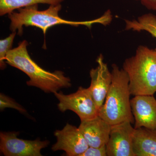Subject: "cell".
<instances>
[{
    "mask_svg": "<svg viewBox=\"0 0 156 156\" xmlns=\"http://www.w3.org/2000/svg\"><path fill=\"white\" fill-rule=\"evenodd\" d=\"M27 46V42L23 41L17 48L10 50L6 57V63L28 76L30 80L27 82V86L37 87L46 93H53L71 87L70 79L65 76L63 72H50L39 66L31 58Z\"/></svg>",
    "mask_w": 156,
    "mask_h": 156,
    "instance_id": "6da1fadb",
    "label": "cell"
},
{
    "mask_svg": "<svg viewBox=\"0 0 156 156\" xmlns=\"http://www.w3.org/2000/svg\"><path fill=\"white\" fill-rule=\"evenodd\" d=\"M61 8V4L50 5L44 11H39L37 5L20 8L18 9V12L13 11L9 14V18L11 21L10 30L12 32L17 30L18 34L21 36L23 31V26H34L41 29L45 34L49 28L59 24H69L73 26L84 25L90 28L93 24L99 23L106 25L112 20V15L109 11H107L101 17L89 21L66 20L58 15Z\"/></svg>",
    "mask_w": 156,
    "mask_h": 156,
    "instance_id": "7a4b0ae2",
    "label": "cell"
},
{
    "mask_svg": "<svg viewBox=\"0 0 156 156\" xmlns=\"http://www.w3.org/2000/svg\"><path fill=\"white\" fill-rule=\"evenodd\" d=\"M111 73V85L98 115L111 126L125 122L134 124L128 75L115 64L112 65Z\"/></svg>",
    "mask_w": 156,
    "mask_h": 156,
    "instance_id": "3957f363",
    "label": "cell"
},
{
    "mask_svg": "<svg viewBox=\"0 0 156 156\" xmlns=\"http://www.w3.org/2000/svg\"><path fill=\"white\" fill-rule=\"evenodd\" d=\"M122 69L129 78L131 95H154L156 92V49L138 47L134 56L126 59Z\"/></svg>",
    "mask_w": 156,
    "mask_h": 156,
    "instance_id": "277c9868",
    "label": "cell"
},
{
    "mask_svg": "<svg viewBox=\"0 0 156 156\" xmlns=\"http://www.w3.org/2000/svg\"><path fill=\"white\" fill-rule=\"evenodd\" d=\"M53 94L58 101V109L62 112L72 111L77 115L81 121L90 119L98 115L99 110L89 88L80 87L76 92L69 95L62 92Z\"/></svg>",
    "mask_w": 156,
    "mask_h": 156,
    "instance_id": "5b68a950",
    "label": "cell"
},
{
    "mask_svg": "<svg viewBox=\"0 0 156 156\" xmlns=\"http://www.w3.org/2000/svg\"><path fill=\"white\" fill-rule=\"evenodd\" d=\"M19 132H1L0 151L5 156H42L41 151L50 144L48 140H27L17 137Z\"/></svg>",
    "mask_w": 156,
    "mask_h": 156,
    "instance_id": "8992f818",
    "label": "cell"
},
{
    "mask_svg": "<svg viewBox=\"0 0 156 156\" xmlns=\"http://www.w3.org/2000/svg\"><path fill=\"white\" fill-rule=\"evenodd\" d=\"M129 122L112 126L106 145L107 156H135L133 137L135 128Z\"/></svg>",
    "mask_w": 156,
    "mask_h": 156,
    "instance_id": "52a82bcc",
    "label": "cell"
},
{
    "mask_svg": "<svg viewBox=\"0 0 156 156\" xmlns=\"http://www.w3.org/2000/svg\"><path fill=\"white\" fill-rule=\"evenodd\" d=\"M56 142L52 146L53 151H63L68 156H80L89 146L79 128L67 123L61 130L54 132Z\"/></svg>",
    "mask_w": 156,
    "mask_h": 156,
    "instance_id": "ba28073f",
    "label": "cell"
},
{
    "mask_svg": "<svg viewBox=\"0 0 156 156\" xmlns=\"http://www.w3.org/2000/svg\"><path fill=\"white\" fill-rule=\"evenodd\" d=\"M97 67L90 70L91 84L89 87L98 110L103 105L112 82V74L100 54L96 59Z\"/></svg>",
    "mask_w": 156,
    "mask_h": 156,
    "instance_id": "9c48e42d",
    "label": "cell"
},
{
    "mask_svg": "<svg viewBox=\"0 0 156 156\" xmlns=\"http://www.w3.org/2000/svg\"><path fill=\"white\" fill-rule=\"evenodd\" d=\"M135 129H156V99L154 95H136L131 100Z\"/></svg>",
    "mask_w": 156,
    "mask_h": 156,
    "instance_id": "30bf717a",
    "label": "cell"
},
{
    "mask_svg": "<svg viewBox=\"0 0 156 156\" xmlns=\"http://www.w3.org/2000/svg\"><path fill=\"white\" fill-rule=\"evenodd\" d=\"M112 126L99 115L81 121L78 127L89 147H99L106 145Z\"/></svg>",
    "mask_w": 156,
    "mask_h": 156,
    "instance_id": "8fae6325",
    "label": "cell"
},
{
    "mask_svg": "<svg viewBox=\"0 0 156 156\" xmlns=\"http://www.w3.org/2000/svg\"><path fill=\"white\" fill-rule=\"evenodd\" d=\"M133 151L135 156H156V129H135Z\"/></svg>",
    "mask_w": 156,
    "mask_h": 156,
    "instance_id": "7c38bea8",
    "label": "cell"
},
{
    "mask_svg": "<svg viewBox=\"0 0 156 156\" xmlns=\"http://www.w3.org/2000/svg\"><path fill=\"white\" fill-rule=\"evenodd\" d=\"M64 0H0V15L3 16L14 10L39 4L57 5Z\"/></svg>",
    "mask_w": 156,
    "mask_h": 156,
    "instance_id": "4fadbf2b",
    "label": "cell"
},
{
    "mask_svg": "<svg viewBox=\"0 0 156 156\" xmlns=\"http://www.w3.org/2000/svg\"><path fill=\"white\" fill-rule=\"evenodd\" d=\"M126 29L140 32L146 31L156 38V16L152 14L143 15L137 20H126Z\"/></svg>",
    "mask_w": 156,
    "mask_h": 156,
    "instance_id": "5bb4252c",
    "label": "cell"
},
{
    "mask_svg": "<svg viewBox=\"0 0 156 156\" xmlns=\"http://www.w3.org/2000/svg\"><path fill=\"white\" fill-rule=\"evenodd\" d=\"M16 32L12 33L6 38L0 41V67L3 70L6 68V57L9 51L11 50Z\"/></svg>",
    "mask_w": 156,
    "mask_h": 156,
    "instance_id": "9a60e30c",
    "label": "cell"
},
{
    "mask_svg": "<svg viewBox=\"0 0 156 156\" xmlns=\"http://www.w3.org/2000/svg\"><path fill=\"white\" fill-rule=\"evenodd\" d=\"M11 108L17 110L21 113L26 114V110L23 106L17 103L15 100L3 93L0 94V110H4L6 108Z\"/></svg>",
    "mask_w": 156,
    "mask_h": 156,
    "instance_id": "2e32d148",
    "label": "cell"
},
{
    "mask_svg": "<svg viewBox=\"0 0 156 156\" xmlns=\"http://www.w3.org/2000/svg\"><path fill=\"white\" fill-rule=\"evenodd\" d=\"M80 156H107L106 145L99 147H89Z\"/></svg>",
    "mask_w": 156,
    "mask_h": 156,
    "instance_id": "e0dca14e",
    "label": "cell"
},
{
    "mask_svg": "<svg viewBox=\"0 0 156 156\" xmlns=\"http://www.w3.org/2000/svg\"><path fill=\"white\" fill-rule=\"evenodd\" d=\"M149 10L156 11V0H137Z\"/></svg>",
    "mask_w": 156,
    "mask_h": 156,
    "instance_id": "ac0fdd59",
    "label": "cell"
}]
</instances>
